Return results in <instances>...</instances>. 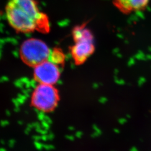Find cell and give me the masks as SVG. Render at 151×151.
Listing matches in <instances>:
<instances>
[{"instance_id":"obj_1","label":"cell","mask_w":151,"mask_h":151,"mask_svg":"<svg viewBox=\"0 0 151 151\" xmlns=\"http://www.w3.org/2000/svg\"><path fill=\"white\" fill-rule=\"evenodd\" d=\"M6 15L9 24L18 32H50L48 17L40 11L35 0H9Z\"/></svg>"},{"instance_id":"obj_2","label":"cell","mask_w":151,"mask_h":151,"mask_svg":"<svg viewBox=\"0 0 151 151\" xmlns=\"http://www.w3.org/2000/svg\"><path fill=\"white\" fill-rule=\"evenodd\" d=\"M74 43L70 47L71 57L77 65L84 64L95 51L94 37L91 31L82 24L72 31Z\"/></svg>"},{"instance_id":"obj_3","label":"cell","mask_w":151,"mask_h":151,"mask_svg":"<svg viewBox=\"0 0 151 151\" xmlns=\"http://www.w3.org/2000/svg\"><path fill=\"white\" fill-rule=\"evenodd\" d=\"M60 100V92L54 85L39 83L32 92L31 104L42 113H49L57 107Z\"/></svg>"},{"instance_id":"obj_4","label":"cell","mask_w":151,"mask_h":151,"mask_svg":"<svg viewBox=\"0 0 151 151\" xmlns=\"http://www.w3.org/2000/svg\"><path fill=\"white\" fill-rule=\"evenodd\" d=\"M51 49L43 41L35 38L25 40L22 44L20 54L25 64L32 67L48 60Z\"/></svg>"},{"instance_id":"obj_5","label":"cell","mask_w":151,"mask_h":151,"mask_svg":"<svg viewBox=\"0 0 151 151\" xmlns=\"http://www.w3.org/2000/svg\"><path fill=\"white\" fill-rule=\"evenodd\" d=\"M34 68V80L39 84L54 85L60 80L61 67L49 60Z\"/></svg>"},{"instance_id":"obj_6","label":"cell","mask_w":151,"mask_h":151,"mask_svg":"<svg viewBox=\"0 0 151 151\" xmlns=\"http://www.w3.org/2000/svg\"><path fill=\"white\" fill-rule=\"evenodd\" d=\"M150 0H113L114 6L124 14L145 10Z\"/></svg>"},{"instance_id":"obj_7","label":"cell","mask_w":151,"mask_h":151,"mask_svg":"<svg viewBox=\"0 0 151 151\" xmlns=\"http://www.w3.org/2000/svg\"><path fill=\"white\" fill-rule=\"evenodd\" d=\"M48 60L54 64L62 67L65 65V56L62 50L59 48H54L51 49Z\"/></svg>"},{"instance_id":"obj_8","label":"cell","mask_w":151,"mask_h":151,"mask_svg":"<svg viewBox=\"0 0 151 151\" xmlns=\"http://www.w3.org/2000/svg\"><path fill=\"white\" fill-rule=\"evenodd\" d=\"M65 138L68 140H70V141H73V140H75V137L73 135H66Z\"/></svg>"},{"instance_id":"obj_9","label":"cell","mask_w":151,"mask_h":151,"mask_svg":"<svg viewBox=\"0 0 151 151\" xmlns=\"http://www.w3.org/2000/svg\"><path fill=\"white\" fill-rule=\"evenodd\" d=\"M82 134H82V132H77V133H76V137L77 138H80L82 137Z\"/></svg>"},{"instance_id":"obj_10","label":"cell","mask_w":151,"mask_h":151,"mask_svg":"<svg viewBox=\"0 0 151 151\" xmlns=\"http://www.w3.org/2000/svg\"><path fill=\"white\" fill-rule=\"evenodd\" d=\"M45 148L48 150H53L54 149V146L53 145H47L45 147Z\"/></svg>"},{"instance_id":"obj_11","label":"cell","mask_w":151,"mask_h":151,"mask_svg":"<svg viewBox=\"0 0 151 151\" xmlns=\"http://www.w3.org/2000/svg\"><path fill=\"white\" fill-rule=\"evenodd\" d=\"M48 136V139L49 140H53L54 138V135L53 134H49Z\"/></svg>"},{"instance_id":"obj_12","label":"cell","mask_w":151,"mask_h":151,"mask_svg":"<svg viewBox=\"0 0 151 151\" xmlns=\"http://www.w3.org/2000/svg\"><path fill=\"white\" fill-rule=\"evenodd\" d=\"M115 132H116V133H119V132H118V130H116V131H115Z\"/></svg>"}]
</instances>
